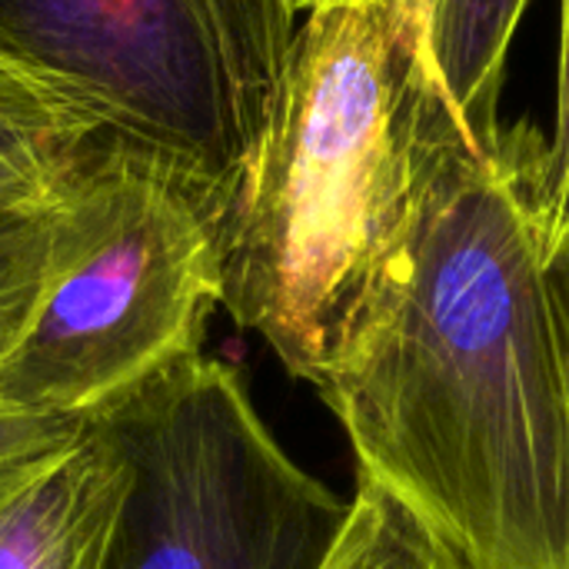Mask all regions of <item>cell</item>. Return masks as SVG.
<instances>
[{
    "label": "cell",
    "mask_w": 569,
    "mask_h": 569,
    "mask_svg": "<svg viewBox=\"0 0 569 569\" xmlns=\"http://www.w3.org/2000/svg\"><path fill=\"white\" fill-rule=\"evenodd\" d=\"M83 423L87 417H50L0 407V463L67 443L83 430Z\"/></svg>",
    "instance_id": "7c38bea8"
},
{
    "label": "cell",
    "mask_w": 569,
    "mask_h": 569,
    "mask_svg": "<svg viewBox=\"0 0 569 569\" xmlns=\"http://www.w3.org/2000/svg\"><path fill=\"white\" fill-rule=\"evenodd\" d=\"M300 20L297 0H0V60L87 107L223 237Z\"/></svg>",
    "instance_id": "3957f363"
},
{
    "label": "cell",
    "mask_w": 569,
    "mask_h": 569,
    "mask_svg": "<svg viewBox=\"0 0 569 569\" xmlns=\"http://www.w3.org/2000/svg\"><path fill=\"white\" fill-rule=\"evenodd\" d=\"M543 160L533 123L450 137L317 390L357 477L473 569H569V243L540 230Z\"/></svg>",
    "instance_id": "6da1fadb"
},
{
    "label": "cell",
    "mask_w": 569,
    "mask_h": 569,
    "mask_svg": "<svg viewBox=\"0 0 569 569\" xmlns=\"http://www.w3.org/2000/svg\"><path fill=\"white\" fill-rule=\"evenodd\" d=\"M427 0L307 10L263 147L223 223V307L313 390L343 363L437 153L470 130Z\"/></svg>",
    "instance_id": "7a4b0ae2"
},
{
    "label": "cell",
    "mask_w": 569,
    "mask_h": 569,
    "mask_svg": "<svg viewBox=\"0 0 569 569\" xmlns=\"http://www.w3.org/2000/svg\"><path fill=\"white\" fill-rule=\"evenodd\" d=\"M130 480L100 417L67 443L0 463V569H107Z\"/></svg>",
    "instance_id": "8992f818"
},
{
    "label": "cell",
    "mask_w": 569,
    "mask_h": 569,
    "mask_svg": "<svg viewBox=\"0 0 569 569\" xmlns=\"http://www.w3.org/2000/svg\"><path fill=\"white\" fill-rule=\"evenodd\" d=\"M93 417L133 470L107 569H323L337 550L350 500L293 463L230 363L177 357Z\"/></svg>",
    "instance_id": "5b68a950"
},
{
    "label": "cell",
    "mask_w": 569,
    "mask_h": 569,
    "mask_svg": "<svg viewBox=\"0 0 569 569\" xmlns=\"http://www.w3.org/2000/svg\"><path fill=\"white\" fill-rule=\"evenodd\" d=\"M223 307L217 223L157 163L107 147L60 203L40 303L0 363V407L93 417Z\"/></svg>",
    "instance_id": "277c9868"
},
{
    "label": "cell",
    "mask_w": 569,
    "mask_h": 569,
    "mask_svg": "<svg viewBox=\"0 0 569 569\" xmlns=\"http://www.w3.org/2000/svg\"><path fill=\"white\" fill-rule=\"evenodd\" d=\"M323 569H473L423 520L377 483L357 477L350 517Z\"/></svg>",
    "instance_id": "9c48e42d"
},
{
    "label": "cell",
    "mask_w": 569,
    "mask_h": 569,
    "mask_svg": "<svg viewBox=\"0 0 569 569\" xmlns=\"http://www.w3.org/2000/svg\"><path fill=\"white\" fill-rule=\"evenodd\" d=\"M60 203L0 210V363L23 337L40 303L57 240Z\"/></svg>",
    "instance_id": "30bf717a"
},
{
    "label": "cell",
    "mask_w": 569,
    "mask_h": 569,
    "mask_svg": "<svg viewBox=\"0 0 569 569\" xmlns=\"http://www.w3.org/2000/svg\"><path fill=\"white\" fill-rule=\"evenodd\" d=\"M107 147L87 107L0 60V210L60 203Z\"/></svg>",
    "instance_id": "52a82bcc"
},
{
    "label": "cell",
    "mask_w": 569,
    "mask_h": 569,
    "mask_svg": "<svg viewBox=\"0 0 569 569\" xmlns=\"http://www.w3.org/2000/svg\"><path fill=\"white\" fill-rule=\"evenodd\" d=\"M540 230L553 250L569 243V0L560 23V80H557V120L547 137V160L540 180Z\"/></svg>",
    "instance_id": "8fae6325"
},
{
    "label": "cell",
    "mask_w": 569,
    "mask_h": 569,
    "mask_svg": "<svg viewBox=\"0 0 569 569\" xmlns=\"http://www.w3.org/2000/svg\"><path fill=\"white\" fill-rule=\"evenodd\" d=\"M530 0H427L430 53L443 87L470 127L487 143L500 133V97L513 33Z\"/></svg>",
    "instance_id": "ba28073f"
},
{
    "label": "cell",
    "mask_w": 569,
    "mask_h": 569,
    "mask_svg": "<svg viewBox=\"0 0 569 569\" xmlns=\"http://www.w3.org/2000/svg\"><path fill=\"white\" fill-rule=\"evenodd\" d=\"M327 3H343V0H297L300 13H307V10H317V7H327Z\"/></svg>",
    "instance_id": "4fadbf2b"
}]
</instances>
